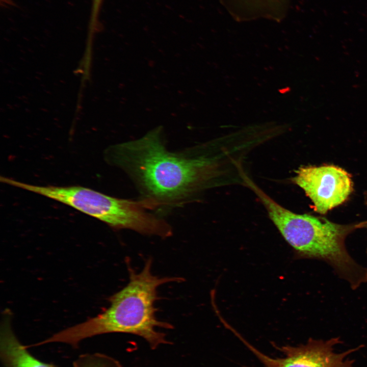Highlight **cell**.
<instances>
[{"instance_id": "obj_1", "label": "cell", "mask_w": 367, "mask_h": 367, "mask_svg": "<svg viewBox=\"0 0 367 367\" xmlns=\"http://www.w3.org/2000/svg\"><path fill=\"white\" fill-rule=\"evenodd\" d=\"M107 160L134 180L155 208L188 200L213 176V160L168 150L155 134L107 151Z\"/></svg>"}, {"instance_id": "obj_2", "label": "cell", "mask_w": 367, "mask_h": 367, "mask_svg": "<svg viewBox=\"0 0 367 367\" xmlns=\"http://www.w3.org/2000/svg\"><path fill=\"white\" fill-rule=\"evenodd\" d=\"M152 260L148 258L143 269L137 273L127 263L129 281L109 298L110 305L97 316L68 327L43 341V344L64 343L76 347L82 340L108 333H125L144 338L152 349L162 344H171L166 334L157 329H172L173 326L158 320L155 301L157 289L170 282H180L178 277H160L151 273Z\"/></svg>"}, {"instance_id": "obj_3", "label": "cell", "mask_w": 367, "mask_h": 367, "mask_svg": "<svg viewBox=\"0 0 367 367\" xmlns=\"http://www.w3.org/2000/svg\"><path fill=\"white\" fill-rule=\"evenodd\" d=\"M254 191L285 240L302 257L321 260L346 281L352 290L367 282V268L350 255L347 236L363 226L342 225L307 214H297L279 205L255 186Z\"/></svg>"}, {"instance_id": "obj_4", "label": "cell", "mask_w": 367, "mask_h": 367, "mask_svg": "<svg viewBox=\"0 0 367 367\" xmlns=\"http://www.w3.org/2000/svg\"><path fill=\"white\" fill-rule=\"evenodd\" d=\"M1 181L67 205L114 229H128L163 238L172 235L170 225L164 219L148 212L147 209L151 208L143 199H120L78 186H38L5 176L2 177Z\"/></svg>"}, {"instance_id": "obj_5", "label": "cell", "mask_w": 367, "mask_h": 367, "mask_svg": "<svg viewBox=\"0 0 367 367\" xmlns=\"http://www.w3.org/2000/svg\"><path fill=\"white\" fill-rule=\"evenodd\" d=\"M238 337L254 354L265 367H353L354 360L349 356L362 346L342 352L334 351L342 343L338 337L327 340L309 338L305 344L298 346H276L284 356L272 358L259 351L240 335Z\"/></svg>"}, {"instance_id": "obj_6", "label": "cell", "mask_w": 367, "mask_h": 367, "mask_svg": "<svg viewBox=\"0 0 367 367\" xmlns=\"http://www.w3.org/2000/svg\"><path fill=\"white\" fill-rule=\"evenodd\" d=\"M294 182L310 199L321 214L344 203L353 190L350 175L334 165L306 166L296 171Z\"/></svg>"}, {"instance_id": "obj_7", "label": "cell", "mask_w": 367, "mask_h": 367, "mask_svg": "<svg viewBox=\"0 0 367 367\" xmlns=\"http://www.w3.org/2000/svg\"><path fill=\"white\" fill-rule=\"evenodd\" d=\"M229 14L238 21L267 19L282 20L290 0H221Z\"/></svg>"}, {"instance_id": "obj_8", "label": "cell", "mask_w": 367, "mask_h": 367, "mask_svg": "<svg viewBox=\"0 0 367 367\" xmlns=\"http://www.w3.org/2000/svg\"><path fill=\"white\" fill-rule=\"evenodd\" d=\"M0 348L5 367H53L33 357L20 344L12 330L9 317L2 323Z\"/></svg>"}, {"instance_id": "obj_9", "label": "cell", "mask_w": 367, "mask_h": 367, "mask_svg": "<svg viewBox=\"0 0 367 367\" xmlns=\"http://www.w3.org/2000/svg\"><path fill=\"white\" fill-rule=\"evenodd\" d=\"M74 367H122L116 359L107 355L96 353L80 356L74 363Z\"/></svg>"}, {"instance_id": "obj_10", "label": "cell", "mask_w": 367, "mask_h": 367, "mask_svg": "<svg viewBox=\"0 0 367 367\" xmlns=\"http://www.w3.org/2000/svg\"><path fill=\"white\" fill-rule=\"evenodd\" d=\"M103 0H92L91 13L90 16V24L94 27L97 25L99 14Z\"/></svg>"}]
</instances>
